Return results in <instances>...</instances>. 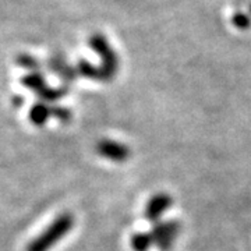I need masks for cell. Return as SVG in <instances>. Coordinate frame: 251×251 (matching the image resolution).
Returning a JSON list of instances; mask_svg holds the SVG:
<instances>
[{"mask_svg": "<svg viewBox=\"0 0 251 251\" xmlns=\"http://www.w3.org/2000/svg\"><path fill=\"white\" fill-rule=\"evenodd\" d=\"M153 244L155 242L151 233H135L131 237V249L134 251H148Z\"/></svg>", "mask_w": 251, "mask_h": 251, "instance_id": "6", "label": "cell"}, {"mask_svg": "<svg viewBox=\"0 0 251 251\" xmlns=\"http://www.w3.org/2000/svg\"><path fill=\"white\" fill-rule=\"evenodd\" d=\"M50 116H52V108L46 106L42 102L35 103L29 110V120L35 126H44Z\"/></svg>", "mask_w": 251, "mask_h": 251, "instance_id": "5", "label": "cell"}, {"mask_svg": "<svg viewBox=\"0 0 251 251\" xmlns=\"http://www.w3.org/2000/svg\"><path fill=\"white\" fill-rule=\"evenodd\" d=\"M97 152L113 162H125L130 158V148L125 144L112 141V140H102L97 144Z\"/></svg>", "mask_w": 251, "mask_h": 251, "instance_id": "3", "label": "cell"}, {"mask_svg": "<svg viewBox=\"0 0 251 251\" xmlns=\"http://www.w3.org/2000/svg\"><path fill=\"white\" fill-rule=\"evenodd\" d=\"M172 205V198L169 194L166 193H158L155 194L145 206V218L147 221L156 224L161 216L171 208Z\"/></svg>", "mask_w": 251, "mask_h": 251, "instance_id": "4", "label": "cell"}, {"mask_svg": "<svg viewBox=\"0 0 251 251\" xmlns=\"http://www.w3.org/2000/svg\"><path fill=\"white\" fill-rule=\"evenodd\" d=\"M52 116L59 119L63 123H67L70 120V112L67 109L60 108V106H56V108H52Z\"/></svg>", "mask_w": 251, "mask_h": 251, "instance_id": "8", "label": "cell"}, {"mask_svg": "<svg viewBox=\"0 0 251 251\" xmlns=\"http://www.w3.org/2000/svg\"><path fill=\"white\" fill-rule=\"evenodd\" d=\"M23 84L25 87H28L29 90L38 92V94L46 87L45 81H44V78L39 74H28L27 77L23 78Z\"/></svg>", "mask_w": 251, "mask_h": 251, "instance_id": "7", "label": "cell"}, {"mask_svg": "<svg viewBox=\"0 0 251 251\" xmlns=\"http://www.w3.org/2000/svg\"><path fill=\"white\" fill-rule=\"evenodd\" d=\"M180 226L176 221H168V222H156L153 226L152 234L155 246L161 251H169L175 240L179 234Z\"/></svg>", "mask_w": 251, "mask_h": 251, "instance_id": "2", "label": "cell"}, {"mask_svg": "<svg viewBox=\"0 0 251 251\" xmlns=\"http://www.w3.org/2000/svg\"><path fill=\"white\" fill-rule=\"evenodd\" d=\"M18 63L21 64V66H24V67H27V69H35L36 66H38V63L32 59V57H29V56H21L20 57V60H18Z\"/></svg>", "mask_w": 251, "mask_h": 251, "instance_id": "9", "label": "cell"}, {"mask_svg": "<svg viewBox=\"0 0 251 251\" xmlns=\"http://www.w3.org/2000/svg\"><path fill=\"white\" fill-rule=\"evenodd\" d=\"M74 226V218L70 214L59 215L45 232L35 237L27 246L25 251H49L54 244L62 240Z\"/></svg>", "mask_w": 251, "mask_h": 251, "instance_id": "1", "label": "cell"}, {"mask_svg": "<svg viewBox=\"0 0 251 251\" xmlns=\"http://www.w3.org/2000/svg\"><path fill=\"white\" fill-rule=\"evenodd\" d=\"M24 102V99L23 98H16L14 99V105H17V108H20V105Z\"/></svg>", "mask_w": 251, "mask_h": 251, "instance_id": "10", "label": "cell"}]
</instances>
